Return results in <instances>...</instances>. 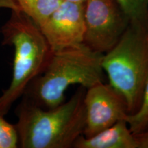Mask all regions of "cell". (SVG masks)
<instances>
[{
  "instance_id": "5",
  "label": "cell",
  "mask_w": 148,
  "mask_h": 148,
  "mask_svg": "<svg viewBox=\"0 0 148 148\" xmlns=\"http://www.w3.org/2000/svg\"><path fill=\"white\" fill-rule=\"evenodd\" d=\"M84 14L83 43L103 54L116 45L130 23L115 0H86Z\"/></svg>"
},
{
  "instance_id": "12",
  "label": "cell",
  "mask_w": 148,
  "mask_h": 148,
  "mask_svg": "<svg viewBox=\"0 0 148 148\" xmlns=\"http://www.w3.org/2000/svg\"><path fill=\"white\" fill-rule=\"evenodd\" d=\"M18 147V138L15 125H12L0 115V148Z\"/></svg>"
},
{
  "instance_id": "3",
  "label": "cell",
  "mask_w": 148,
  "mask_h": 148,
  "mask_svg": "<svg viewBox=\"0 0 148 148\" xmlns=\"http://www.w3.org/2000/svg\"><path fill=\"white\" fill-rule=\"evenodd\" d=\"M1 27L3 44L13 46L14 56L10 86L0 95V115L4 116L23 95L34 78L42 73L52 56L39 27L21 11H11Z\"/></svg>"
},
{
  "instance_id": "9",
  "label": "cell",
  "mask_w": 148,
  "mask_h": 148,
  "mask_svg": "<svg viewBox=\"0 0 148 148\" xmlns=\"http://www.w3.org/2000/svg\"><path fill=\"white\" fill-rule=\"evenodd\" d=\"M19 10L40 26L60 5L62 0H13Z\"/></svg>"
},
{
  "instance_id": "1",
  "label": "cell",
  "mask_w": 148,
  "mask_h": 148,
  "mask_svg": "<svg viewBox=\"0 0 148 148\" xmlns=\"http://www.w3.org/2000/svg\"><path fill=\"white\" fill-rule=\"evenodd\" d=\"M85 88L67 101L45 109L23 97L16 108L18 145L22 148H71L85 127Z\"/></svg>"
},
{
  "instance_id": "4",
  "label": "cell",
  "mask_w": 148,
  "mask_h": 148,
  "mask_svg": "<svg viewBox=\"0 0 148 148\" xmlns=\"http://www.w3.org/2000/svg\"><path fill=\"white\" fill-rule=\"evenodd\" d=\"M102 67L109 84L125 99L128 114L136 112L148 79V27L130 23L119 42L103 54Z\"/></svg>"
},
{
  "instance_id": "2",
  "label": "cell",
  "mask_w": 148,
  "mask_h": 148,
  "mask_svg": "<svg viewBox=\"0 0 148 148\" xmlns=\"http://www.w3.org/2000/svg\"><path fill=\"white\" fill-rule=\"evenodd\" d=\"M103 56L84 43L53 53L45 69L29 83L23 96L42 108H55L64 102L70 86L88 88L104 82Z\"/></svg>"
},
{
  "instance_id": "6",
  "label": "cell",
  "mask_w": 148,
  "mask_h": 148,
  "mask_svg": "<svg viewBox=\"0 0 148 148\" xmlns=\"http://www.w3.org/2000/svg\"><path fill=\"white\" fill-rule=\"evenodd\" d=\"M86 89L83 136H93L120 120L126 119L128 112L125 99L110 84L101 82Z\"/></svg>"
},
{
  "instance_id": "11",
  "label": "cell",
  "mask_w": 148,
  "mask_h": 148,
  "mask_svg": "<svg viewBox=\"0 0 148 148\" xmlns=\"http://www.w3.org/2000/svg\"><path fill=\"white\" fill-rule=\"evenodd\" d=\"M129 127L134 135H137L148 129V79L146 82L139 108L133 114L126 118Z\"/></svg>"
},
{
  "instance_id": "8",
  "label": "cell",
  "mask_w": 148,
  "mask_h": 148,
  "mask_svg": "<svg viewBox=\"0 0 148 148\" xmlns=\"http://www.w3.org/2000/svg\"><path fill=\"white\" fill-rule=\"evenodd\" d=\"M73 148H138L136 135L130 129L126 119L117 121L99 132L85 137L81 135Z\"/></svg>"
},
{
  "instance_id": "10",
  "label": "cell",
  "mask_w": 148,
  "mask_h": 148,
  "mask_svg": "<svg viewBox=\"0 0 148 148\" xmlns=\"http://www.w3.org/2000/svg\"><path fill=\"white\" fill-rule=\"evenodd\" d=\"M130 23L148 27V0H115Z\"/></svg>"
},
{
  "instance_id": "13",
  "label": "cell",
  "mask_w": 148,
  "mask_h": 148,
  "mask_svg": "<svg viewBox=\"0 0 148 148\" xmlns=\"http://www.w3.org/2000/svg\"><path fill=\"white\" fill-rule=\"evenodd\" d=\"M138 148H148V129L136 135Z\"/></svg>"
},
{
  "instance_id": "14",
  "label": "cell",
  "mask_w": 148,
  "mask_h": 148,
  "mask_svg": "<svg viewBox=\"0 0 148 148\" xmlns=\"http://www.w3.org/2000/svg\"><path fill=\"white\" fill-rule=\"evenodd\" d=\"M0 8H7L11 11H21L13 0H0Z\"/></svg>"
},
{
  "instance_id": "7",
  "label": "cell",
  "mask_w": 148,
  "mask_h": 148,
  "mask_svg": "<svg viewBox=\"0 0 148 148\" xmlns=\"http://www.w3.org/2000/svg\"><path fill=\"white\" fill-rule=\"evenodd\" d=\"M39 28L53 53L82 44L85 32L84 3L62 0Z\"/></svg>"
},
{
  "instance_id": "15",
  "label": "cell",
  "mask_w": 148,
  "mask_h": 148,
  "mask_svg": "<svg viewBox=\"0 0 148 148\" xmlns=\"http://www.w3.org/2000/svg\"><path fill=\"white\" fill-rule=\"evenodd\" d=\"M64 1H71V2H75V3H84L86 0H64Z\"/></svg>"
}]
</instances>
